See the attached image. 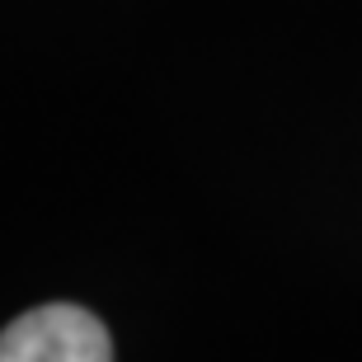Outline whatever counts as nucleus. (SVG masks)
<instances>
[{
  "label": "nucleus",
  "instance_id": "obj_1",
  "mask_svg": "<svg viewBox=\"0 0 362 362\" xmlns=\"http://www.w3.org/2000/svg\"><path fill=\"white\" fill-rule=\"evenodd\" d=\"M0 362H113V339L94 310L47 301L0 329Z\"/></svg>",
  "mask_w": 362,
  "mask_h": 362
}]
</instances>
